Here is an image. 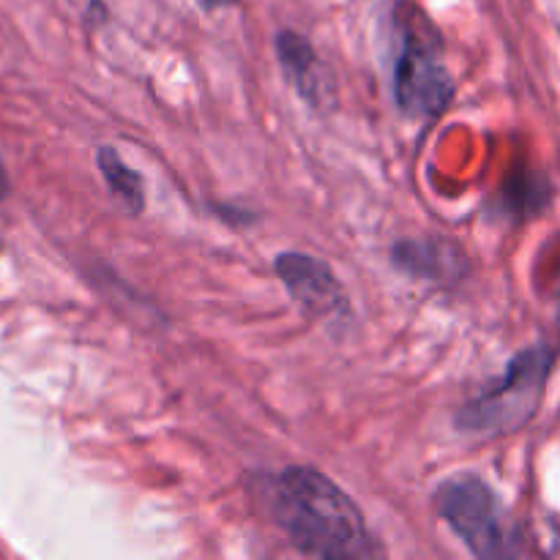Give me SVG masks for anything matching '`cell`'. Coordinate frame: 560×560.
<instances>
[{"label": "cell", "instance_id": "obj_10", "mask_svg": "<svg viewBox=\"0 0 560 560\" xmlns=\"http://www.w3.org/2000/svg\"><path fill=\"white\" fill-rule=\"evenodd\" d=\"M202 5H206V9H213V5H222V3H228V0H200Z\"/></svg>", "mask_w": 560, "mask_h": 560}, {"label": "cell", "instance_id": "obj_6", "mask_svg": "<svg viewBox=\"0 0 560 560\" xmlns=\"http://www.w3.org/2000/svg\"><path fill=\"white\" fill-rule=\"evenodd\" d=\"M277 52H279V66L284 69L288 80L299 88L301 96L310 104H323L326 98H331L328 88L331 82L326 80V69H323L320 58L312 49V44L306 42L301 33L282 31L277 36Z\"/></svg>", "mask_w": 560, "mask_h": 560}, {"label": "cell", "instance_id": "obj_8", "mask_svg": "<svg viewBox=\"0 0 560 560\" xmlns=\"http://www.w3.org/2000/svg\"><path fill=\"white\" fill-rule=\"evenodd\" d=\"M96 164L102 178L107 180V186L113 189V195L118 197L129 211L140 213L142 208H145V186H142V175L137 173V170H131L113 145L98 148Z\"/></svg>", "mask_w": 560, "mask_h": 560}, {"label": "cell", "instance_id": "obj_5", "mask_svg": "<svg viewBox=\"0 0 560 560\" xmlns=\"http://www.w3.org/2000/svg\"><path fill=\"white\" fill-rule=\"evenodd\" d=\"M277 273L288 293L304 306V312L317 317H328L345 310V293L331 268L312 255L284 252L277 257Z\"/></svg>", "mask_w": 560, "mask_h": 560}, {"label": "cell", "instance_id": "obj_7", "mask_svg": "<svg viewBox=\"0 0 560 560\" xmlns=\"http://www.w3.org/2000/svg\"><path fill=\"white\" fill-rule=\"evenodd\" d=\"M394 262L399 268L410 273H419V277L435 279V277H459L457 262H465V257L459 255V249L454 246L441 244V241H408V244H399L394 249Z\"/></svg>", "mask_w": 560, "mask_h": 560}, {"label": "cell", "instance_id": "obj_3", "mask_svg": "<svg viewBox=\"0 0 560 560\" xmlns=\"http://www.w3.org/2000/svg\"><path fill=\"white\" fill-rule=\"evenodd\" d=\"M550 366L552 353L547 348H528L514 355L501 381L459 410V430L485 438L523 430L539 410Z\"/></svg>", "mask_w": 560, "mask_h": 560}, {"label": "cell", "instance_id": "obj_9", "mask_svg": "<svg viewBox=\"0 0 560 560\" xmlns=\"http://www.w3.org/2000/svg\"><path fill=\"white\" fill-rule=\"evenodd\" d=\"M5 189H9V178H5L3 162H0V195H5Z\"/></svg>", "mask_w": 560, "mask_h": 560}, {"label": "cell", "instance_id": "obj_1", "mask_svg": "<svg viewBox=\"0 0 560 560\" xmlns=\"http://www.w3.org/2000/svg\"><path fill=\"white\" fill-rule=\"evenodd\" d=\"M273 517L293 547L312 558H366L375 552L359 506L315 468H288L271 492Z\"/></svg>", "mask_w": 560, "mask_h": 560}, {"label": "cell", "instance_id": "obj_2", "mask_svg": "<svg viewBox=\"0 0 560 560\" xmlns=\"http://www.w3.org/2000/svg\"><path fill=\"white\" fill-rule=\"evenodd\" d=\"M399 52L394 60V98L402 115L430 120L448 107L454 80L443 60L441 36L413 5L399 9Z\"/></svg>", "mask_w": 560, "mask_h": 560}, {"label": "cell", "instance_id": "obj_4", "mask_svg": "<svg viewBox=\"0 0 560 560\" xmlns=\"http://www.w3.org/2000/svg\"><path fill=\"white\" fill-rule=\"evenodd\" d=\"M435 509L476 558H501L506 552L501 503L481 479L457 476L443 481L435 492Z\"/></svg>", "mask_w": 560, "mask_h": 560}]
</instances>
